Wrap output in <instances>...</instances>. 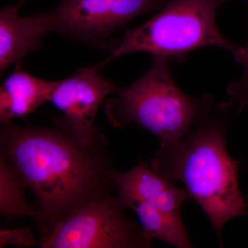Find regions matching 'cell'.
Segmentation results:
<instances>
[{"label": "cell", "mask_w": 248, "mask_h": 248, "mask_svg": "<svg viewBox=\"0 0 248 248\" xmlns=\"http://www.w3.org/2000/svg\"><path fill=\"white\" fill-rule=\"evenodd\" d=\"M128 208L135 212L141 226L154 239L179 248L192 247L182 218H176L141 201L129 204Z\"/></svg>", "instance_id": "12"}, {"label": "cell", "mask_w": 248, "mask_h": 248, "mask_svg": "<svg viewBox=\"0 0 248 248\" xmlns=\"http://www.w3.org/2000/svg\"><path fill=\"white\" fill-rule=\"evenodd\" d=\"M107 140L82 143L63 129L1 122V156L35 197L40 236L94 197L116 191Z\"/></svg>", "instance_id": "1"}, {"label": "cell", "mask_w": 248, "mask_h": 248, "mask_svg": "<svg viewBox=\"0 0 248 248\" xmlns=\"http://www.w3.org/2000/svg\"><path fill=\"white\" fill-rule=\"evenodd\" d=\"M111 179L119 200L125 208L134 202L141 201L182 218L183 203L191 199L185 188H179L172 181L156 174L143 161L126 172L114 169Z\"/></svg>", "instance_id": "8"}, {"label": "cell", "mask_w": 248, "mask_h": 248, "mask_svg": "<svg viewBox=\"0 0 248 248\" xmlns=\"http://www.w3.org/2000/svg\"><path fill=\"white\" fill-rule=\"evenodd\" d=\"M102 62L80 68L73 76L58 81L50 102L62 115L55 119V126L63 129L82 143L105 141L102 130L94 125L98 110L109 94L118 89L100 72Z\"/></svg>", "instance_id": "7"}, {"label": "cell", "mask_w": 248, "mask_h": 248, "mask_svg": "<svg viewBox=\"0 0 248 248\" xmlns=\"http://www.w3.org/2000/svg\"><path fill=\"white\" fill-rule=\"evenodd\" d=\"M232 115L215 110L176 141L161 143L151 161L156 174L184 185L206 214L219 241L228 221L248 216V202L238 184L241 163L226 150V132Z\"/></svg>", "instance_id": "2"}, {"label": "cell", "mask_w": 248, "mask_h": 248, "mask_svg": "<svg viewBox=\"0 0 248 248\" xmlns=\"http://www.w3.org/2000/svg\"><path fill=\"white\" fill-rule=\"evenodd\" d=\"M170 58L154 56L148 71L133 84L114 93L104 104L107 120L113 126L130 124L151 132L161 143L187 135L196 124L215 109L213 97L187 95L174 81Z\"/></svg>", "instance_id": "3"}, {"label": "cell", "mask_w": 248, "mask_h": 248, "mask_svg": "<svg viewBox=\"0 0 248 248\" xmlns=\"http://www.w3.org/2000/svg\"><path fill=\"white\" fill-rule=\"evenodd\" d=\"M229 0H171L155 17L126 31L103 63L128 54L145 52L185 61L190 52L202 47L228 50L241 63L244 48L227 40L217 27V12Z\"/></svg>", "instance_id": "4"}, {"label": "cell", "mask_w": 248, "mask_h": 248, "mask_svg": "<svg viewBox=\"0 0 248 248\" xmlns=\"http://www.w3.org/2000/svg\"><path fill=\"white\" fill-rule=\"evenodd\" d=\"M25 1H27V0H19V4H18V5L21 6V4H23V3H24Z\"/></svg>", "instance_id": "15"}, {"label": "cell", "mask_w": 248, "mask_h": 248, "mask_svg": "<svg viewBox=\"0 0 248 248\" xmlns=\"http://www.w3.org/2000/svg\"><path fill=\"white\" fill-rule=\"evenodd\" d=\"M113 191L73 210L41 236L42 248H149L154 238L130 219Z\"/></svg>", "instance_id": "5"}, {"label": "cell", "mask_w": 248, "mask_h": 248, "mask_svg": "<svg viewBox=\"0 0 248 248\" xmlns=\"http://www.w3.org/2000/svg\"><path fill=\"white\" fill-rule=\"evenodd\" d=\"M19 5L0 11V73L14 63H22L28 54L43 45L44 37L53 31L48 13L22 17Z\"/></svg>", "instance_id": "9"}, {"label": "cell", "mask_w": 248, "mask_h": 248, "mask_svg": "<svg viewBox=\"0 0 248 248\" xmlns=\"http://www.w3.org/2000/svg\"><path fill=\"white\" fill-rule=\"evenodd\" d=\"M244 51V59L241 62L244 65L242 76L238 81L228 85L227 93L231 97L230 100L219 104L223 110L232 114L238 113L248 105V42Z\"/></svg>", "instance_id": "13"}, {"label": "cell", "mask_w": 248, "mask_h": 248, "mask_svg": "<svg viewBox=\"0 0 248 248\" xmlns=\"http://www.w3.org/2000/svg\"><path fill=\"white\" fill-rule=\"evenodd\" d=\"M22 63L16 64L15 71L0 87V122L24 119L50 98L58 81H48L24 71Z\"/></svg>", "instance_id": "10"}, {"label": "cell", "mask_w": 248, "mask_h": 248, "mask_svg": "<svg viewBox=\"0 0 248 248\" xmlns=\"http://www.w3.org/2000/svg\"><path fill=\"white\" fill-rule=\"evenodd\" d=\"M167 0H61L48 13L53 31L102 46L112 32L142 14L162 9Z\"/></svg>", "instance_id": "6"}, {"label": "cell", "mask_w": 248, "mask_h": 248, "mask_svg": "<svg viewBox=\"0 0 248 248\" xmlns=\"http://www.w3.org/2000/svg\"><path fill=\"white\" fill-rule=\"evenodd\" d=\"M27 187L7 160L0 155V213L7 221L30 217L40 226L42 215L26 200Z\"/></svg>", "instance_id": "11"}, {"label": "cell", "mask_w": 248, "mask_h": 248, "mask_svg": "<svg viewBox=\"0 0 248 248\" xmlns=\"http://www.w3.org/2000/svg\"></svg>", "instance_id": "16"}, {"label": "cell", "mask_w": 248, "mask_h": 248, "mask_svg": "<svg viewBox=\"0 0 248 248\" xmlns=\"http://www.w3.org/2000/svg\"><path fill=\"white\" fill-rule=\"evenodd\" d=\"M13 245L16 247L40 246V240H37L31 228L1 230L0 231V248Z\"/></svg>", "instance_id": "14"}]
</instances>
